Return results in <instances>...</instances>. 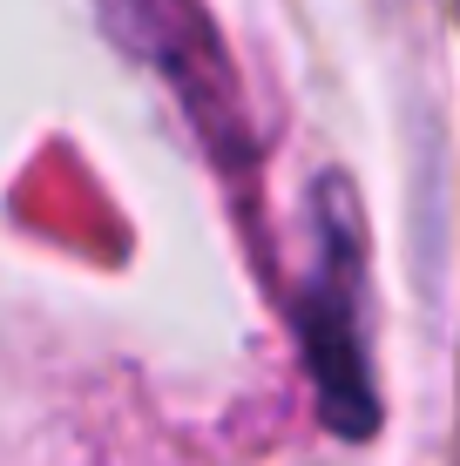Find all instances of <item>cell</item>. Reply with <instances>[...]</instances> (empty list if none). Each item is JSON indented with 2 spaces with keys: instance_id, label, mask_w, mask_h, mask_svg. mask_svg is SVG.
I'll list each match as a JSON object with an SVG mask.
<instances>
[{
  "instance_id": "6da1fadb",
  "label": "cell",
  "mask_w": 460,
  "mask_h": 466,
  "mask_svg": "<svg viewBox=\"0 0 460 466\" xmlns=\"http://www.w3.org/2000/svg\"><path fill=\"white\" fill-rule=\"evenodd\" d=\"M319 217V270L305 284V359L312 379L325 392V412L339 432L373 426V392H366V359H359V223L345 203V183H325V197H312Z\"/></svg>"
}]
</instances>
